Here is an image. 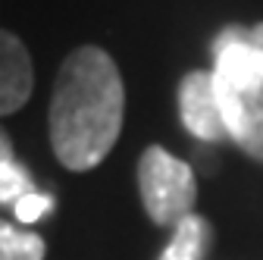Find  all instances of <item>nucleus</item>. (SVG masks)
<instances>
[{
  "label": "nucleus",
  "mask_w": 263,
  "mask_h": 260,
  "mask_svg": "<svg viewBox=\"0 0 263 260\" xmlns=\"http://www.w3.org/2000/svg\"><path fill=\"white\" fill-rule=\"evenodd\" d=\"M13 210H16L19 222H38L41 216H47L53 210V198L50 194H41V191H28L13 204Z\"/></svg>",
  "instance_id": "10"
},
{
  "label": "nucleus",
  "mask_w": 263,
  "mask_h": 260,
  "mask_svg": "<svg viewBox=\"0 0 263 260\" xmlns=\"http://www.w3.org/2000/svg\"><path fill=\"white\" fill-rule=\"evenodd\" d=\"M47 245L41 235L0 219V260H44Z\"/></svg>",
  "instance_id": "8"
},
{
  "label": "nucleus",
  "mask_w": 263,
  "mask_h": 260,
  "mask_svg": "<svg viewBox=\"0 0 263 260\" xmlns=\"http://www.w3.org/2000/svg\"><path fill=\"white\" fill-rule=\"evenodd\" d=\"M216 91H219V107L226 122V138H232L248 157L263 163V82L254 88L216 85Z\"/></svg>",
  "instance_id": "4"
},
{
  "label": "nucleus",
  "mask_w": 263,
  "mask_h": 260,
  "mask_svg": "<svg viewBox=\"0 0 263 260\" xmlns=\"http://www.w3.org/2000/svg\"><path fill=\"white\" fill-rule=\"evenodd\" d=\"M138 191L144 210L157 226L176 229L185 216L194 213L197 201L194 170L160 144L147 147L138 160Z\"/></svg>",
  "instance_id": "2"
},
{
  "label": "nucleus",
  "mask_w": 263,
  "mask_h": 260,
  "mask_svg": "<svg viewBox=\"0 0 263 260\" xmlns=\"http://www.w3.org/2000/svg\"><path fill=\"white\" fill-rule=\"evenodd\" d=\"M179 113L182 125L201 141H222L226 138V122L219 107V91L213 82V72L194 69L179 85Z\"/></svg>",
  "instance_id": "5"
},
{
  "label": "nucleus",
  "mask_w": 263,
  "mask_h": 260,
  "mask_svg": "<svg viewBox=\"0 0 263 260\" xmlns=\"http://www.w3.org/2000/svg\"><path fill=\"white\" fill-rule=\"evenodd\" d=\"M210 238H213L210 222L201 219L197 213H191L173 229V238L163 248L160 260H204V254L210 248Z\"/></svg>",
  "instance_id": "7"
},
{
  "label": "nucleus",
  "mask_w": 263,
  "mask_h": 260,
  "mask_svg": "<svg viewBox=\"0 0 263 260\" xmlns=\"http://www.w3.org/2000/svg\"><path fill=\"white\" fill-rule=\"evenodd\" d=\"M125 88L107 50L79 47L63 60L50 97V144L72 170H94L122 132Z\"/></svg>",
  "instance_id": "1"
},
{
  "label": "nucleus",
  "mask_w": 263,
  "mask_h": 260,
  "mask_svg": "<svg viewBox=\"0 0 263 260\" xmlns=\"http://www.w3.org/2000/svg\"><path fill=\"white\" fill-rule=\"evenodd\" d=\"M4 160H13V144H10V135L0 128V163Z\"/></svg>",
  "instance_id": "11"
},
{
  "label": "nucleus",
  "mask_w": 263,
  "mask_h": 260,
  "mask_svg": "<svg viewBox=\"0 0 263 260\" xmlns=\"http://www.w3.org/2000/svg\"><path fill=\"white\" fill-rule=\"evenodd\" d=\"M31 88H35V72L25 44L0 28V116L25 107Z\"/></svg>",
  "instance_id": "6"
},
{
  "label": "nucleus",
  "mask_w": 263,
  "mask_h": 260,
  "mask_svg": "<svg viewBox=\"0 0 263 260\" xmlns=\"http://www.w3.org/2000/svg\"><path fill=\"white\" fill-rule=\"evenodd\" d=\"M28 191H31V179L19 166V160L16 157L4 160V163H0V204H16Z\"/></svg>",
  "instance_id": "9"
},
{
  "label": "nucleus",
  "mask_w": 263,
  "mask_h": 260,
  "mask_svg": "<svg viewBox=\"0 0 263 260\" xmlns=\"http://www.w3.org/2000/svg\"><path fill=\"white\" fill-rule=\"evenodd\" d=\"M213 79L222 88H254L263 82V22L226 25L213 41Z\"/></svg>",
  "instance_id": "3"
}]
</instances>
